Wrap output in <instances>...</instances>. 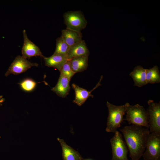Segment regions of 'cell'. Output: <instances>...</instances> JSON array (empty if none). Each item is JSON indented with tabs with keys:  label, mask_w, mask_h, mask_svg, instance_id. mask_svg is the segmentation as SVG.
Listing matches in <instances>:
<instances>
[{
	"label": "cell",
	"mask_w": 160,
	"mask_h": 160,
	"mask_svg": "<svg viewBox=\"0 0 160 160\" xmlns=\"http://www.w3.org/2000/svg\"><path fill=\"white\" fill-rule=\"evenodd\" d=\"M122 133L132 160H139L145 149L150 133L149 129L133 125L126 126L120 129Z\"/></svg>",
	"instance_id": "obj_1"
},
{
	"label": "cell",
	"mask_w": 160,
	"mask_h": 160,
	"mask_svg": "<svg viewBox=\"0 0 160 160\" xmlns=\"http://www.w3.org/2000/svg\"><path fill=\"white\" fill-rule=\"evenodd\" d=\"M129 104L127 103L124 105H116L107 102L106 105L108 109V115L105 129L106 132L114 133L120 127Z\"/></svg>",
	"instance_id": "obj_2"
},
{
	"label": "cell",
	"mask_w": 160,
	"mask_h": 160,
	"mask_svg": "<svg viewBox=\"0 0 160 160\" xmlns=\"http://www.w3.org/2000/svg\"><path fill=\"white\" fill-rule=\"evenodd\" d=\"M126 113L124 120L129 124L149 128L146 111L143 106L137 104L133 105L129 104Z\"/></svg>",
	"instance_id": "obj_3"
},
{
	"label": "cell",
	"mask_w": 160,
	"mask_h": 160,
	"mask_svg": "<svg viewBox=\"0 0 160 160\" xmlns=\"http://www.w3.org/2000/svg\"><path fill=\"white\" fill-rule=\"evenodd\" d=\"M63 17L67 29L81 32L87 26V20L80 11H67Z\"/></svg>",
	"instance_id": "obj_4"
},
{
	"label": "cell",
	"mask_w": 160,
	"mask_h": 160,
	"mask_svg": "<svg viewBox=\"0 0 160 160\" xmlns=\"http://www.w3.org/2000/svg\"><path fill=\"white\" fill-rule=\"evenodd\" d=\"M114 133L110 140L112 156L111 160H129L128 150L121 134L117 131Z\"/></svg>",
	"instance_id": "obj_5"
},
{
	"label": "cell",
	"mask_w": 160,
	"mask_h": 160,
	"mask_svg": "<svg viewBox=\"0 0 160 160\" xmlns=\"http://www.w3.org/2000/svg\"><path fill=\"white\" fill-rule=\"evenodd\" d=\"M148 103L146 111L150 132L160 134V102L156 103L150 100Z\"/></svg>",
	"instance_id": "obj_6"
},
{
	"label": "cell",
	"mask_w": 160,
	"mask_h": 160,
	"mask_svg": "<svg viewBox=\"0 0 160 160\" xmlns=\"http://www.w3.org/2000/svg\"><path fill=\"white\" fill-rule=\"evenodd\" d=\"M145 149L142 155L144 160H160V134L150 133Z\"/></svg>",
	"instance_id": "obj_7"
},
{
	"label": "cell",
	"mask_w": 160,
	"mask_h": 160,
	"mask_svg": "<svg viewBox=\"0 0 160 160\" xmlns=\"http://www.w3.org/2000/svg\"><path fill=\"white\" fill-rule=\"evenodd\" d=\"M38 64L31 63L22 56L16 57L8 68L5 75L6 76L10 74L17 75L23 73L32 67H38Z\"/></svg>",
	"instance_id": "obj_8"
},
{
	"label": "cell",
	"mask_w": 160,
	"mask_h": 160,
	"mask_svg": "<svg viewBox=\"0 0 160 160\" xmlns=\"http://www.w3.org/2000/svg\"><path fill=\"white\" fill-rule=\"evenodd\" d=\"M23 43L21 50L22 56L26 59L37 56L43 58L44 56L40 48L29 39L25 30L23 31Z\"/></svg>",
	"instance_id": "obj_9"
},
{
	"label": "cell",
	"mask_w": 160,
	"mask_h": 160,
	"mask_svg": "<svg viewBox=\"0 0 160 160\" xmlns=\"http://www.w3.org/2000/svg\"><path fill=\"white\" fill-rule=\"evenodd\" d=\"M103 78L101 76L99 81L95 87L91 91H89L87 89L81 87L75 84H73L72 86L75 92V98L73 102L79 106H81L89 97L93 98L94 95L91 92L97 87L101 85L100 82Z\"/></svg>",
	"instance_id": "obj_10"
},
{
	"label": "cell",
	"mask_w": 160,
	"mask_h": 160,
	"mask_svg": "<svg viewBox=\"0 0 160 160\" xmlns=\"http://www.w3.org/2000/svg\"><path fill=\"white\" fill-rule=\"evenodd\" d=\"M89 51L84 40H82L76 44L70 47L67 57L68 60L80 57H88Z\"/></svg>",
	"instance_id": "obj_11"
},
{
	"label": "cell",
	"mask_w": 160,
	"mask_h": 160,
	"mask_svg": "<svg viewBox=\"0 0 160 160\" xmlns=\"http://www.w3.org/2000/svg\"><path fill=\"white\" fill-rule=\"evenodd\" d=\"M70 80L66 76L60 74L57 84L51 89V90L61 97H65L68 94L70 90Z\"/></svg>",
	"instance_id": "obj_12"
},
{
	"label": "cell",
	"mask_w": 160,
	"mask_h": 160,
	"mask_svg": "<svg viewBox=\"0 0 160 160\" xmlns=\"http://www.w3.org/2000/svg\"><path fill=\"white\" fill-rule=\"evenodd\" d=\"M61 146L63 160H82V158L79 152L68 145L64 140L57 138Z\"/></svg>",
	"instance_id": "obj_13"
},
{
	"label": "cell",
	"mask_w": 160,
	"mask_h": 160,
	"mask_svg": "<svg viewBox=\"0 0 160 160\" xmlns=\"http://www.w3.org/2000/svg\"><path fill=\"white\" fill-rule=\"evenodd\" d=\"M61 37L70 47L83 40L82 34L81 32L67 28L61 31Z\"/></svg>",
	"instance_id": "obj_14"
},
{
	"label": "cell",
	"mask_w": 160,
	"mask_h": 160,
	"mask_svg": "<svg viewBox=\"0 0 160 160\" xmlns=\"http://www.w3.org/2000/svg\"><path fill=\"white\" fill-rule=\"evenodd\" d=\"M43 58L46 66L55 68L59 71L68 60L67 56L54 53L49 57L44 56Z\"/></svg>",
	"instance_id": "obj_15"
},
{
	"label": "cell",
	"mask_w": 160,
	"mask_h": 160,
	"mask_svg": "<svg viewBox=\"0 0 160 160\" xmlns=\"http://www.w3.org/2000/svg\"><path fill=\"white\" fill-rule=\"evenodd\" d=\"M129 76L133 79L135 86L141 87L147 84L146 80L145 69L141 65L135 67Z\"/></svg>",
	"instance_id": "obj_16"
},
{
	"label": "cell",
	"mask_w": 160,
	"mask_h": 160,
	"mask_svg": "<svg viewBox=\"0 0 160 160\" xmlns=\"http://www.w3.org/2000/svg\"><path fill=\"white\" fill-rule=\"evenodd\" d=\"M69 60L71 68L75 73L82 72L87 69L88 57H76Z\"/></svg>",
	"instance_id": "obj_17"
},
{
	"label": "cell",
	"mask_w": 160,
	"mask_h": 160,
	"mask_svg": "<svg viewBox=\"0 0 160 160\" xmlns=\"http://www.w3.org/2000/svg\"><path fill=\"white\" fill-rule=\"evenodd\" d=\"M145 73L147 84H154L160 82V72L157 65L149 69H145Z\"/></svg>",
	"instance_id": "obj_18"
},
{
	"label": "cell",
	"mask_w": 160,
	"mask_h": 160,
	"mask_svg": "<svg viewBox=\"0 0 160 160\" xmlns=\"http://www.w3.org/2000/svg\"><path fill=\"white\" fill-rule=\"evenodd\" d=\"M70 46L60 37L56 40V48L54 54L67 56Z\"/></svg>",
	"instance_id": "obj_19"
},
{
	"label": "cell",
	"mask_w": 160,
	"mask_h": 160,
	"mask_svg": "<svg viewBox=\"0 0 160 160\" xmlns=\"http://www.w3.org/2000/svg\"><path fill=\"white\" fill-rule=\"evenodd\" d=\"M18 84L23 90L27 92L33 90L37 85L36 82L30 78L25 79Z\"/></svg>",
	"instance_id": "obj_20"
},
{
	"label": "cell",
	"mask_w": 160,
	"mask_h": 160,
	"mask_svg": "<svg viewBox=\"0 0 160 160\" xmlns=\"http://www.w3.org/2000/svg\"><path fill=\"white\" fill-rule=\"evenodd\" d=\"M60 72V74L66 76L70 79H71L75 74L71 68L69 60L63 65Z\"/></svg>",
	"instance_id": "obj_21"
},
{
	"label": "cell",
	"mask_w": 160,
	"mask_h": 160,
	"mask_svg": "<svg viewBox=\"0 0 160 160\" xmlns=\"http://www.w3.org/2000/svg\"><path fill=\"white\" fill-rule=\"evenodd\" d=\"M2 96H0V103H1L3 101V99H2Z\"/></svg>",
	"instance_id": "obj_22"
},
{
	"label": "cell",
	"mask_w": 160,
	"mask_h": 160,
	"mask_svg": "<svg viewBox=\"0 0 160 160\" xmlns=\"http://www.w3.org/2000/svg\"><path fill=\"white\" fill-rule=\"evenodd\" d=\"M84 160H92L90 159H85Z\"/></svg>",
	"instance_id": "obj_23"
},
{
	"label": "cell",
	"mask_w": 160,
	"mask_h": 160,
	"mask_svg": "<svg viewBox=\"0 0 160 160\" xmlns=\"http://www.w3.org/2000/svg\"></svg>",
	"instance_id": "obj_24"
}]
</instances>
